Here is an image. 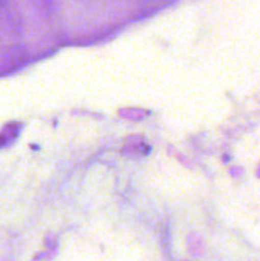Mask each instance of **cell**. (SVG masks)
Instances as JSON below:
<instances>
[]
</instances>
